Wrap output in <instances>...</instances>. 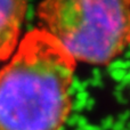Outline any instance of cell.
Returning <instances> with one entry per match:
<instances>
[{
    "mask_svg": "<svg viewBox=\"0 0 130 130\" xmlns=\"http://www.w3.org/2000/svg\"><path fill=\"white\" fill-rule=\"evenodd\" d=\"M126 129V123H122L120 121H115L111 130H124Z\"/></svg>",
    "mask_w": 130,
    "mask_h": 130,
    "instance_id": "14",
    "label": "cell"
},
{
    "mask_svg": "<svg viewBox=\"0 0 130 130\" xmlns=\"http://www.w3.org/2000/svg\"><path fill=\"white\" fill-rule=\"evenodd\" d=\"M121 85H123L124 87H126V86H130V72H128V73H127V75L124 76L123 81L121 82Z\"/></svg>",
    "mask_w": 130,
    "mask_h": 130,
    "instance_id": "18",
    "label": "cell"
},
{
    "mask_svg": "<svg viewBox=\"0 0 130 130\" xmlns=\"http://www.w3.org/2000/svg\"><path fill=\"white\" fill-rule=\"evenodd\" d=\"M88 81H89V86H92V87L99 88V87H103V86H104L103 80H101V79H94V78H91V79H89Z\"/></svg>",
    "mask_w": 130,
    "mask_h": 130,
    "instance_id": "11",
    "label": "cell"
},
{
    "mask_svg": "<svg viewBox=\"0 0 130 130\" xmlns=\"http://www.w3.org/2000/svg\"><path fill=\"white\" fill-rule=\"evenodd\" d=\"M123 61L124 59H120V58H115L107 65V71L108 73L115 71V70H123Z\"/></svg>",
    "mask_w": 130,
    "mask_h": 130,
    "instance_id": "4",
    "label": "cell"
},
{
    "mask_svg": "<svg viewBox=\"0 0 130 130\" xmlns=\"http://www.w3.org/2000/svg\"><path fill=\"white\" fill-rule=\"evenodd\" d=\"M74 69V58L49 32H26L0 70V130L64 129Z\"/></svg>",
    "mask_w": 130,
    "mask_h": 130,
    "instance_id": "1",
    "label": "cell"
},
{
    "mask_svg": "<svg viewBox=\"0 0 130 130\" xmlns=\"http://www.w3.org/2000/svg\"><path fill=\"white\" fill-rule=\"evenodd\" d=\"M91 73H92V78L94 79H101L102 80V71L98 69V67H95V69L91 71Z\"/></svg>",
    "mask_w": 130,
    "mask_h": 130,
    "instance_id": "16",
    "label": "cell"
},
{
    "mask_svg": "<svg viewBox=\"0 0 130 130\" xmlns=\"http://www.w3.org/2000/svg\"><path fill=\"white\" fill-rule=\"evenodd\" d=\"M128 48H129V49H130V43H129V45H128Z\"/></svg>",
    "mask_w": 130,
    "mask_h": 130,
    "instance_id": "24",
    "label": "cell"
},
{
    "mask_svg": "<svg viewBox=\"0 0 130 130\" xmlns=\"http://www.w3.org/2000/svg\"><path fill=\"white\" fill-rule=\"evenodd\" d=\"M118 121L122 122V123H127V122H129L130 121V111L126 110L124 112H122L121 114H119Z\"/></svg>",
    "mask_w": 130,
    "mask_h": 130,
    "instance_id": "9",
    "label": "cell"
},
{
    "mask_svg": "<svg viewBox=\"0 0 130 130\" xmlns=\"http://www.w3.org/2000/svg\"><path fill=\"white\" fill-rule=\"evenodd\" d=\"M94 106H95V99L91 98V97H89V98H88V101L86 102V110L90 111V110H92V107H94Z\"/></svg>",
    "mask_w": 130,
    "mask_h": 130,
    "instance_id": "15",
    "label": "cell"
},
{
    "mask_svg": "<svg viewBox=\"0 0 130 130\" xmlns=\"http://www.w3.org/2000/svg\"><path fill=\"white\" fill-rule=\"evenodd\" d=\"M114 97H115V98H117V101L119 102V103H121V104H127V103H128V101H127V98L123 96V94H122V92L114 91Z\"/></svg>",
    "mask_w": 130,
    "mask_h": 130,
    "instance_id": "12",
    "label": "cell"
},
{
    "mask_svg": "<svg viewBox=\"0 0 130 130\" xmlns=\"http://www.w3.org/2000/svg\"><path fill=\"white\" fill-rule=\"evenodd\" d=\"M74 130H83V128H80V127H75V129Z\"/></svg>",
    "mask_w": 130,
    "mask_h": 130,
    "instance_id": "23",
    "label": "cell"
},
{
    "mask_svg": "<svg viewBox=\"0 0 130 130\" xmlns=\"http://www.w3.org/2000/svg\"><path fill=\"white\" fill-rule=\"evenodd\" d=\"M126 129H129V130H130V121L126 123Z\"/></svg>",
    "mask_w": 130,
    "mask_h": 130,
    "instance_id": "22",
    "label": "cell"
},
{
    "mask_svg": "<svg viewBox=\"0 0 130 130\" xmlns=\"http://www.w3.org/2000/svg\"><path fill=\"white\" fill-rule=\"evenodd\" d=\"M27 11V2L0 0V63L13 55L21 36V27Z\"/></svg>",
    "mask_w": 130,
    "mask_h": 130,
    "instance_id": "3",
    "label": "cell"
},
{
    "mask_svg": "<svg viewBox=\"0 0 130 130\" xmlns=\"http://www.w3.org/2000/svg\"><path fill=\"white\" fill-rule=\"evenodd\" d=\"M123 70L127 72L130 71V61L129 59H124L123 61Z\"/></svg>",
    "mask_w": 130,
    "mask_h": 130,
    "instance_id": "19",
    "label": "cell"
},
{
    "mask_svg": "<svg viewBox=\"0 0 130 130\" xmlns=\"http://www.w3.org/2000/svg\"><path fill=\"white\" fill-rule=\"evenodd\" d=\"M123 89H124V86L121 85V83H119V85L115 87V91H118V92H122V90Z\"/></svg>",
    "mask_w": 130,
    "mask_h": 130,
    "instance_id": "20",
    "label": "cell"
},
{
    "mask_svg": "<svg viewBox=\"0 0 130 130\" xmlns=\"http://www.w3.org/2000/svg\"><path fill=\"white\" fill-rule=\"evenodd\" d=\"M87 124H88V119L86 117H83V115H80V117H79V120H78V126L76 127L85 128Z\"/></svg>",
    "mask_w": 130,
    "mask_h": 130,
    "instance_id": "13",
    "label": "cell"
},
{
    "mask_svg": "<svg viewBox=\"0 0 130 130\" xmlns=\"http://www.w3.org/2000/svg\"><path fill=\"white\" fill-rule=\"evenodd\" d=\"M79 117H80V115L76 114V113H72V114L69 115V118H67V120H66L65 123H67L70 127H76L78 126Z\"/></svg>",
    "mask_w": 130,
    "mask_h": 130,
    "instance_id": "8",
    "label": "cell"
},
{
    "mask_svg": "<svg viewBox=\"0 0 130 130\" xmlns=\"http://www.w3.org/2000/svg\"><path fill=\"white\" fill-rule=\"evenodd\" d=\"M36 14L74 61L108 65L130 43V1L48 0Z\"/></svg>",
    "mask_w": 130,
    "mask_h": 130,
    "instance_id": "2",
    "label": "cell"
},
{
    "mask_svg": "<svg viewBox=\"0 0 130 130\" xmlns=\"http://www.w3.org/2000/svg\"><path fill=\"white\" fill-rule=\"evenodd\" d=\"M114 122H115L114 118L113 117H107V118H105V119L102 120L101 127H102V129H104V130H110V129H112Z\"/></svg>",
    "mask_w": 130,
    "mask_h": 130,
    "instance_id": "6",
    "label": "cell"
},
{
    "mask_svg": "<svg viewBox=\"0 0 130 130\" xmlns=\"http://www.w3.org/2000/svg\"><path fill=\"white\" fill-rule=\"evenodd\" d=\"M86 108V102H80V101H74L72 102V112H81Z\"/></svg>",
    "mask_w": 130,
    "mask_h": 130,
    "instance_id": "7",
    "label": "cell"
},
{
    "mask_svg": "<svg viewBox=\"0 0 130 130\" xmlns=\"http://www.w3.org/2000/svg\"><path fill=\"white\" fill-rule=\"evenodd\" d=\"M83 130H104V129H102V127L101 126H95V124H90V123H88L87 126L83 128Z\"/></svg>",
    "mask_w": 130,
    "mask_h": 130,
    "instance_id": "17",
    "label": "cell"
},
{
    "mask_svg": "<svg viewBox=\"0 0 130 130\" xmlns=\"http://www.w3.org/2000/svg\"><path fill=\"white\" fill-rule=\"evenodd\" d=\"M89 97H90L89 92H88L87 90H85V91H79L75 96V99L76 101H80V102H87Z\"/></svg>",
    "mask_w": 130,
    "mask_h": 130,
    "instance_id": "10",
    "label": "cell"
},
{
    "mask_svg": "<svg viewBox=\"0 0 130 130\" xmlns=\"http://www.w3.org/2000/svg\"><path fill=\"white\" fill-rule=\"evenodd\" d=\"M127 73H128V72L124 71V70H115V71L111 72V73H110V76H111V78H112L114 81H117V82L121 83L122 81H123L124 76L127 75Z\"/></svg>",
    "mask_w": 130,
    "mask_h": 130,
    "instance_id": "5",
    "label": "cell"
},
{
    "mask_svg": "<svg viewBox=\"0 0 130 130\" xmlns=\"http://www.w3.org/2000/svg\"><path fill=\"white\" fill-rule=\"evenodd\" d=\"M124 130H129V129H124Z\"/></svg>",
    "mask_w": 130,
    "mask_h": 130,
    "instance_id": "25",
    "label": "cell"
},
{
    "mask_svg": "<svg viewBox=\"0 0 130 130\" xmlns=\"http://www.w3.org/2000/svg\"><path fill=\"white\" fill-rule=\"evenodd\" d=\"M124 57H126V59H129L130 61V49H128L126 53H124Z\"/></svg>",
    "mask_w": 130,
    "mask_h": 130,
    "instance_id": "21",
    "label": "cell"
}]
</instances>
